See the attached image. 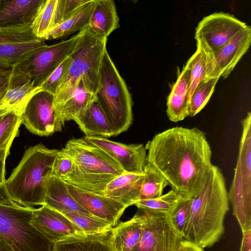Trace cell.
I'll list each match as a JSON object with an SVG mask.
<instances>
[{"instance_id":"obj_24","label":"cell","mask_w":251,"mask_h":251,"mask_svg":"<svg viewBox=\"0 0 251 251\" xmlns=\"http://www.w3.org/2000/svg\"><path fill=\"white\" fill-rule=\"evenodd\" d=\"M52 251H116L111 231L88 235L81 238H70L53 243Z\"/></svg>"},{"instance_id":"obj_45","label":"cell","mask_w":251,"mask_h":251,"mask_svg":"<svg viewBox=\"0 0 251 251\" xmlns=\"http://www.w3.org/2000/svg\"><path fill=\"white\" fill-rule=\"evenodd\" d=\"M0 251H12V249L0 239Z\"/></svg>"},{"instance_id":"obj_32","label":"cell","mask_w":251,"mask_h":251,"mask_svg":"<svg viewBox=\"0 0 251 251\" xmlns=\"http://www.w3.org/2000/svg\"><path fill=\"white\" fill-rule=\"evenodd\" d=\"M68 218L86 235H95L109 232L113 227L108 223L92 216L77 212L61 213Z\"/></svg>"},{"instance_id":"obj_16","label":"cell","mask_w":251,"mask_h":251,"mask_svg":"<svg viewBox=\"0 0 251 251\" xmlns=\"http://www.w3.org/2000/svg\"><path fill=\"white\" fill-rule=\"evenodd\" d=\"M43 0H0V27L30 25Z\"/></svg>"},{"instance_id":"obj_36","label":"cell","mask_w":251,"mask_h":251,"mask_svg":"<svg viewBox=\"0 0 251 251\" xmlns=\"http://www.w3.org/2000/svg\"><path fill=\"white\" fill-rule=\"evenodd\" d=\"M71 62L70 55L65 58L49 75L40 87L42 91L53 96L65 77Z\"/></svg>"},{"instance_id":"obj_25","label":"cell","mask_w":251,"mask_h":251,"mask_svg":"<svg viewBox=\"0 0 251 251\" xmlns=\"http://www.w3.org/2000/svg\"><path fill=\"white\" fill-rule=\"evenodd\" d=\"M41 90L31 81L8 88L0 94V116L13 111L22 113L29 100Z\"/></svg>"},{"instance_id":"obj_38","label":"cell","mask_w":251,"mask_h":251,"mask_svg":"<svg viewBox=\"0 0 251 251\" xmlns=\"http://www.w3.org/2000/svg\"><path fill=\"white\" fill-rule=\"evenodd\" d=\"M191 199L182 198L169 215L172 224L183 238L189 219Z\"/></svg>"},{"instance_id":"obj_7","label":"cell","mask_w":251,"mask_h":251,"mask_svg":"<svg viewBox=\"0 0 251 251\" xmlns=\"http://www.w3.org/2000/svg\"><path fill=\"white\" fill-rule=\"evenodd\" d=\"M34 208L0 204V239L12 251H52L53 243L31 225Z\"/></svg>"},{"instance_id":"obj_6","label":"cell","mask_w":251,"mask_h":251,"mask_svg":"<svg viewBox=\"0 0 251 251\" xmlns=\"http://www.w3.org/2000/svg\"><path fill=\"white\" fill-rule=\"evenodd\" d=\"M79 32L59 43L41 47L18 62L11 69L8 88L28 81L39 87L51 72L74 50Z\"/></svg>"},{"instance_id":"obj_15","label":"cell","mask_w":251,"mask_h":251,"mask_svg":"<svg viewBox=\"0 0 251 251\" xmlns=\"http://www.w3.org/2000/svg\"><path fill=\"white\" fill-rule=\"evenodd\" d=\"M67 184L72 196L85 210L93 217L108 223L113 227L117 226L125 209L128 207L104 195Z\"/></svg>"},{"instance_id":"obj_23","label":"cell","mask_w":251,"mask_h":251,"mask_svg":"<svg viewBox=\"0 0 251 251\" xmlns=\"http://www.w3.org/2000/svg\"><path fill=\"white\" fill-rule=\"evenodd\" d=\"M85 136L108 138L113 136L111 126L96 101L74 119Z\"/></svg>"},{"instance_id":"obj_29","label":"cell","mask_w":251,"mask_h":251,"mask_svg":"<svg viewBox=\"0 0 251 251\" xmlns=\"http://www.w3.org/2000/svg\"><path fill=\"white\" fill-rule=\"evenodd\" d=\"M144 172L145 176L141 186L139 201L154 199L162 195L164 189L168 185L164 177L147 163Z\"/></svg>"},{"instance_id":"obj_21","label":"cell","mask_w":251,"mask_h":251,"mask_svg":"<svg viewBox=\"0 0 251 251\" xmlns=\"http://www.w3.org/2000/svg\"><path fill=\"white\" fill-rule=\"evenodd\" d=\"M96 100V96L87 90L80 80L70 95L53 108L64 126L66 122L74 120Z\"/></svg>"},{"instance_id":"obj_30","label":"cell","mask_w":251,"mask_h":251,"mask_svg":"<svg viewBox=\"0 0 251 251\" xmlns=\"http://www.w3.org/2000/svg\"><path fill=\"white\" fill-rule=\"evenodd\" d=\"M207 55L204 51L197 46L196 52L186 62L185 66L190 70L189 89V103L196 89L206 80Z\"/></svg>"},{"instance_id":"obj_40","label":"cell","mask_w":251,"mask_h":251,"mask_svg":"<svg viewBox=\"0 0 251 251\" xmlns=\"http://www.w3.org/2000/svg\"><path fill=\"white\" fill-rule=\"evenodd\" d=\"M11 70L0 68V94L8 88Z\"/></svg>"},{"instance_id":"obj_42","label":"cell","mask_w":251,"mask_h":251,"mask_svg":"<svg viewBox=\"0 0 251 251\" xmlns=\"http://www.w3.org/2000/svg\"><path fill=\"white\" fill-rule=\"evenodd\" d=\"M242 239L239 251L251 250V228L242 232Z\"/></svg>"},{"instance_id":"obj_3","label":"cell","mask_w":251,"mask_h":251,"mask_svg":"<svg viewBox=\"0 0 251 251\" xmlns=\"http://www.w3.org/2000/svg\"><path fill=\"white\" fill-rule=\"evenodd\" d=\"M59 150L42 144L27 149L4 184L11 200L25 207L44 204L53 166Z\"/></svg>"},{"instance_id":"obj_39","label":"cell","mask_w":251,"mask_h":251,"mask_svg":"<svg viewBox=\"0 0 251 251\" xmlns=\"http://www.w3.org/2000/svg\"><path fill=\"white\" fill-rule=\"evenodd\" d=\"M73 165L72 159L59 150L54 160L52 175L63 178L69 173Z\"/></svg>"},{"instance_id":"obj_33","label":"cell","mask_w":251,"mask_h":251,"mask_svg":"<svg viewBox=\"0 0 251 251\" xmlns=\"http://www.w3.org/2000/svg\"><path fill=\"white\" fill-rule=\"evenodd\" d=\"M21 114L19 111H13L0 116V150L9 152L21 124Z\"/></svg>"},{"instance_id":"obj_5","label":"cell","mask_w":251,"mask_h":251,"mask_svg":"<svg viewBox=\"0 0 251 251\" xmlns=\"http://www.w3.org/2000/svg\"><path fill=\"white\" fill-rule=\"evenodd\" d=\"M95 96L96 101L111 126L113 136L126 131L133 120L132 99L107 50L102 58Z\"/></svg>"},{"instance_id":"obj_12","label":"cell","mask_w":251,"mask_h":251,"mask_svg":"<svg viewBox=\"0 0 251 251\" xmlns=\"http://www.w3.org/2000/svg\"><path fill=\"white\" fill-rule=\"evenodd\" d=\"M251 42V28L247 25L223 46L206 54V80L227 77L248 50Z\"/></svg>"},{"instance_id":"obj_43","label":"cell","mask_w":251,"mask_h":251,"mask_svg":"<svg viewBox=\"0 0 251 251\" xmlns=\"http://www.w3.org/2000/svg\"><path fill=\"white\" fill-rule=\"evenodd\" d=\"M177 251H204L203 249L193 242L183 239Z\"/></svg>"},{"instance_id":"obj_37","label":"cell","mask_w":251,"mask_h":251,"mask_svg":"<svg viewBox=\"0 0 251 251\" xmlns=\"http://www.w3.org/2000/svg\"><path fill=\"white\" fill-rule=\"evenodd\" d=\"M89 0H57L53 28L76 14Z\"/></svg>"},{"instance_id":"obj_31","label":"cell","mask_w":251,"mask_h":251,"mask_svg":"<svg viewBox=\"0 0 251 251\" xmlns=\"http://www.w3.org/2000/svg\"><path fill=\"white\" fill-rule=\"evenodd\" d=\"M182 198L172 189L160 197L139 201L134 205L138 208L170 215Z\"/></svg>"},{"instance_id":"obj_34","label":"cell","mask_w":251,"mask_h":251,"mask_svg":"<svg viewBox=\"0 0 251 251\" xmlns=\"http://www.w3.org/2000/svg\"><path fill=\"white\" fill-rule=\"evenodd\" d=\"M219 78L203 82L195 91L190 101L188 116L194 117L206 105L212 96Z\"/></svg>"},{"instance_id":"obj_9","label":"cell","mask_w":251,"mask_h":251,"mask_svg":"<svg viewBox=\"0 0 251 251\" xmlns=\"http://www.w3.org/2000/svg\"><path fill=\"white\" fill-rule=\"evenodd\" d=\"M143 219L140 239L132 251H177L183 240L169 215L138 208Z\"/></svg>"},{"instance_id":"obj_19","label":"cell","mask_w":251,"mask_h":251,"mask_svg":"<svg viewBox=\"0 0 251 251\" xmlns=\"http://www.w3.org/2000/svg\"><path fill=\"white\" fill-rule=\"evenodd\" d=\"M44 204L60 213L77 212L92 216L72 196L67 183L53 175L47 187Z\"/></svg>"},{"instance_id":"obj_14","label":"cell","mask_w":251,"mask_h":251,"mask_svg":"<svg viewBox=\"0 0 251 251\" xmlns=\"http://www.w3.org/2000/svg\"><path fill=\"white\" fill-rule=\"evenodd\" d=\"M30 223L53 243L87 236L63 214L45 204L34 209Z\"/></svg>"},{"instance_id":"obj_13","label":"cell","mask_w":251,"mask_h":251,"mask_svg":"<svg viewBox=\"0 0 251 251\" xmlns=\"http://www.w3.org/2000/svg\"><path fill=\"white\" fill-rule=\"evenodd\" d=\"M83 138L104 151L125 172L144 173L147 163V152L143 144L126 145L99 136H85Z\"/></svg>"},{"instance_id":"obj_41","label":"cell","mask_w":251,"mask_h":251,"mask_svg":"<svg viewBox=\"0 0 251 251\" xmlns=\"http://www.w3.org/2000/svg\"><path fill=\"white\" fill-rule=\"evenodd\" d=\"M0 204L10 206L19 205L11 200L4 183H0Z\"/></svg>"},{"instance_id":"obj_1","label":"cell","mask_w":251,"mask_h":251,"mask_svg":"<svg viewBox=\"0 0 251 251\" xmlns=\"http://www.w3.org/2000/svg\"><path fill=\"white\" fill-rule=\"evenodd\" d=\"M147 163L183 198L201 188L213 166L205 134L197 127L176 126L156 134L145 146Z\"/></svg>"},{"instance_id":"obj_4","label":"cell","mask_w":251,"mask_h":251,"mask_svg":"<svg viewBox=\"0 0 251 251\" xmlns=\"http://www.w3.org/2000/svg\"><path fill=\"white\" fill-rule=\"evenodd\" d=\"M79 33V40L70 54L68 73L54 95L53 107L66 100L80 80L89 92L95 95L97 91L107 38L94 34L87 26Z\"/></svg>"},{"instance_id":"obj_26","label":"cell","mask_w":251,"mask_h":251,"mask_svg":"<svg viewBox=\"0 0 251 251\" xmlns=\"http://www.w3.org/2000/svg\"><path fill=\"white\" fill-rule=\"evenodd\" d=\"M95 1L96 0H89L76 14L50 30L46 36L44 40L67 37L87 27Z\"/></svg>"},{"instance_id":"obj_28","label":"cell","mask_w":251,"mask_h":251,"mask_svg":"<svg viewBox=\"0 0 251 251\" xmlns=\"http://www.w3.org/2000/svg\"><path fill=\"white\" fill-rule=\"evenodd\" d=\"M57 0H43L30 25L35 37L43 40L53 28Z\"/></svg>"},{"instance_id":"obj_27","label":"cell","mask_w":251,"mask_h":251,"mask_svg":"<svg viewBox=\"0 0 251 251\" xmlns=\"http://www.w3.org/2000/svg\"><path fill=\"white\" fill-rule=\"evenodd\" d=\"M45 41L37 40L19 44H0V68L11 70L18 62L35 50L46 45Z\"/></svg>"},{"instance_id":"obj_44","label":"cell","mask_w":251,"mask_h":251,"mask_svg":"<svg viewBox=\"0 0 251 251\" xmlns=\"http://www.w3.org/2000/svg\"><path fill=\"white\" fill-rule=\"evenodd\" d=\"M9 152L3 150H0V183H4L5 179V166L6 157Z\"/></svg>"},{"instance_id":"obj_10","label":"cell","mask_w":251,"mask_h":251,"mask_svg":"<svg viewBox=\"0 0 251 251\" xmlns=\"http://www.w3.org/2000/svg\"><path fill=\"white\" fill-rule=\"evenodd\" d=\"M246 25L231 14L214 13L204 17L196 27L195 38L197 45L206 54L211 53L230 41Z\"/></svg>"},{"instance_id":"obj_8","label":"cell","mask_w":251,"mask_h":251,"mask_svg":"<svg viewBox=\"0 0 251 251\" xmlns=\"http://www.w3.org/2000/svg\"><path fill=\"white\" fill-rule=\"evenodd\" d=\"M61 151L73 160L71 173L117 176L125 172L104 151L83 138L69 140Z\"/></svg>"},{"instance_id":"obj_18","label":"cell","mask_w":251,"mask_h":251,"mask_svg":"<svg viewBox=\"0 0 251 251\" xmlns=\"http://www.w3.org/2000/svg\"><path fill=\"white\" fill-rule=\"evenodd\" d=\"M144 176V172L141 174L124 172L109 183L104 195L128 206L134 205L139 201Z\"/></svg>"},{"instance_id":"obj_35","label":"cell","mask_w":251,"mask_h":251,"mask_svg":"<svg viewBox=\"0 0 251 251\" xmlns=\"http://www.w3.org/2000/svg\"><path fill=\"white\" fill-rule=\"evenodd\" d=\"M37 40L40 39L33 33L30 25L0 27V44H19Z\"/></svg>"},{"instance_id":"obj_22","label":"cell","mask_w":251,"mask_h":251,"mask_svg":"<svg viewBox=\"0 0 251 251\" xmlns=\"http://www.w3.org/2000/svg\"><path fill=\"white\" fill-rule=\"evenodd\" d=\"M143 219L139 209L129 220L117 224L111 230L112 243L116 251H132L142 231Z\"/></svg>"},{"instance_id":"obj_2","label":"cell","mask_w":251,"mask_h":251,"mask_svg":"<svg viewBox=\"0 0 251 251\" xmlns=\"http://www.w3.org/2000/svg\"><path fill=\"white\" fill-rule=\"evenodd\" d=\"M229 210L224 176L213 165L202 186L191 199L183 239L203 249L211 247L224 233V219Z\"/></svg>"},{"instance_id":"obj_20","label":"cell","mask_w":251,"mask_h":251,"mask_svg":"<svg viewBox=\"0 0 251 251\" xmlns=\"http://www.w3.org/2000/svg\"><path fill=\"white\" fill-rule=\"evenodd\" d=\"M119 22L113 0H96L87 27L94 34L107 38L119 26Z\"/></svg>"},{"instance_id":"obj_46","label":"cell","mask_w":251,"mask_h":251,"mask_svg":"<svg viewBox=\"0 0 251 251\" xmlns=\"http://www.w3.org/2000/svg\"></svg>"},{"instance_id":"obj_17","label":"cell","mask_w":251,"mask_h":251,"mask_svg":"<svg viewBox=\"0 0 251 251\" xmlns=\"http://www.w3.org/2000/svg\"><path fill=\"white\" fill-rule=\"evenodd\" d=\"M190 81V70L185 65L167 98L166 111L171 122L181 121L188 116Z\"/></svg>"},{"instance_id":"obj_11","label":"cell","mask_w":251,"mask_h":251,"mask_svg":"<svg viewBox=\"0 0 251 251\" xmlns=\"http://www.w3.org/2000/svg\"><path fill=\"white\" fill-rule=\"evenodd\" d=\"M54 96L41 90L29 100L21 115V123L34 134L48 136L61 131L63 126L53 106Z\"/></svg>"}]
</instances>
